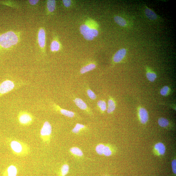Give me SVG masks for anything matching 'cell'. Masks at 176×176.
<instances>
[{"label": "cell", "instance_id": "1", "mask_svg": "<svg viewBox=\"0 0 176 176\" xmlns=\"http://www.w3.org/2000/svg\"><path fill=\"white\" fill-rule=\"evenodd\" d=\"M99 26L94 20L88 19L80 27V31L86 40L91 41L99 34Z\"/></svg>", "mask_w": 176, "mask_h": 176}, {"label": "cell", "instance_id": "2", "mask_svg": "<svg viewBox=\"0 0 176 176\" xmlns=\"http://www.w3.org/2000/svg\"><path fill=\"white\" fill-rule=\"evenodd\" d=\"M19 34L10 31L0 35V49H7L13 47L19 42Z\"/></svg>", "mask_w": 176, "mask_h": 176}, {"label": "cell", "instance_id": "3", "mask_svg": "<svg viewBox=\"0 0 176 176\" xmlns=\"http://www.w3.org/2000/svg\"><path fill=\"white\" fill-rule=\"evenodd\" d=\"M11 149L15 155L17 156H26L30 152L29 147L22 142L14 140L10 143Z\"/></svg>", "mask_w": 176, "mask_h": 176}, {"label": "cell", "instance_id": "4", "mask_svg": "<svg viewBox=\"0 0 176 176\" xmlns=\"http://www.w3.org/2000/svg\"><path fill=\"white\" fill-rule=\"evenodd\" d=\"M52 132V127L48 121H45L41 129V137L43 142L48 143L50 141Z\"/></svg>", "mask_w": 176, "mask_h": 176}, {"label": "cell", "instance_id": "5", "mask_svg": "<svg viewBox=\"0 0 176 176\" xmlns=\"http://www.w3.org/2000/svg\"><path fill=\"white\" fill-rule=\"evenodd\" d=\"M15 84L13 82L6 80L0 84V97L14 89Z\"/></svg>", "mask_w": 176, "mask_h": 176}, {"label": "cell", "instance_id": "6", "mask_svg": "<svg viewBox=\"0 0 176 176\" xmlns=\"http://www.w3.org/2000/svg\"><path fill=\"white\" fill-rule=\"evenodd\" d=\"M19 123L23 125H30L33 122V117L30 114L26 112H21L18 116Z\"/></svg>", "mask_w": 176, "mask_h": 176}, {"label": "cell", "instance_id": "7", "mask_svg": "<svg viewBox=\"0 0 176 176\" xmlns=\"http://www.w3.org/2000/svg\"><path fill=\"white\" fill-rule=\"evenodd\" d=\"M38 41L39 48L43 52L45 51L46 45V33L44 28L39 29L38 35Z\"/></svg>", "mask_w": 176, "mask_h": 176}, {"label": "cell", "instance_id": "8", "mask_svg": "<svg viewBox=\"0 0 176 176\" xmlns=\"http://www.w3.org/2000/svg\"><path fill=\"white\" fill-rule=\"evenodd\" d=\"M127 53V50L126 49L122 48L118 50L113 57V62L116 63L120 62L126 56Z\"/></svg>", "mask_w": 176, "mask_h": 176}, {"label": "cell", "instance_id": "9", "mask_svg": "<svg viewBox=\"0 0 176 176\" xmlns=\"http://www.w3.org/2000/svg\"><path fill=\"white\" fill-rule=\"evenodd\" d=\"M138 115L140 121L143 124H145L149 120V116L148 111L143 107L139 109Z\"/></svg>", "mask_w": 176, "mask_h": 176}, {"label": "cell", "instance_id": "10", "mask_svg": "<svg viewBox=\"0 0 176 176\" xmlns=\"http://www.w3.org/2000/svg\"><path fill=\"white\" fill-rule=\"evenodd\" d=\"M144 12L146 17L149 20L155 21L157 19L158 16L157 14L148 7H146Z\"/></svg>", "mask_w": 176, "mask_h": 176}, {"label": "cell", "instance_id": "11", "mask_svg": "<svg viewBox=\"0 0 176 176\" xmlns=\"http://www.w3.org/2000/svg\"><path fill=\"white\" fill-rule=\"evenodd\" d=\"M61 45L58 39H53L50 45V48L51 51L53 52H58L60 50Z\"/></svg>", "mask_w": 176, "mask_h": 176}, {"label": "cell", "instance_id": "12", "mask_svg": "<svg viewBox=\"0 0 176 176\" xmlns=\"http://www.w3.org/2000/svg\"><path fill=\"white\" fill-rule=\"evenodd\" d=\"M114 20L117 25L121 27H126L128 26L127 21L123 17L116 16H114Z\"/></svg>", "mask_w": 176, "mask_h": 176}, {"label": "cell", "instance_id": "13", "mask_svg": "<svg viewBox=\"0 0 176 176\" xmlns=\"http://www.w3.org/2000/svg\"><path fill=\"white\" fill-rule=\"evenodd\" d=\"M96 67L95 64L93 63L89 64L83 67H82L80 71V73L81 74H84L92 71L95 69Z\"/></svg>", "mask_w": 176, "mask_h": 176}, {"label": "cell", "instance_id": "14", "mask_svg": "<svg viewBox=\"0 0 176 176\" xmlns=\"http://www.w3.org/2000/svg\"><path fill=\"white\" fill-rule=\"evenodd\" d=\"M6 172L7 176H17L18 170L15 166L11 165L7 168Z\"/></svg>", "mask_w": 176, "mask_h": 176}, {"label": "cell", "instance_id": "15", "mask_svg": "<svg viewBox=\"0 0 176 176\" xmlns=\"http://www.w3.org/2000/svg\"><path fill=\"white\" fill-rule=\"evenodd\" d=\"M47 8L48 12L52 13L54 11L56 8V1L54 0H48L47 1Z\"/></svg>", "mask_w": 176, "mask_h": 176}, {"label": "cell", "instance_id": "16", "mask_svg": "<svg viewBox=\"0 0 176 176\" xmlns=\"http://www.w3.org/2000/svg\"><path fill=\"white\" fill-rule=\"evenodd\" d=\"M76 105L81 110H85L87 109V105L83 100L79 98L75 99L74 100Z\"/></svg>", "mask_w": 176, "mask_h": 176}, {"label": "cell", "instance_id": "17", "mask_svg": "<svg viewBox=\"0 0 176 176\" xmlns=\"http://www.w3.org/2000/svg\"><path fill=\"white\" fill-rule=\"evenodd\" d=\"M155 149L160 155H163L166 152V148L162 143H157L155 146Z\"/></svg>", "mask_w": 176, "mask_h": 176}, {"label": "cell", "instance_id": "18", "mask_svg": "<svg viewBox=\"0 0 176 176\" xmlns=\"http://www.w3.org/2000/svg\"><path fill=\"white\" fill-rule=\"evenodd\" d=\"M116 104L114 100L112 99H109L108 102L107 113L110 114L113 112L116 109Z\"/></svg>", "mask_w": 176, "mask_h": 176}, {"label": "cell", "instance_id": "19", "mask_svg": "<svg viewBox=\"0 0 176 176\" xmlns=\"http://www.w3.org/2000/svg\"><path fill=\"white\" fill-rule=\"evenodd\" d=\"M146 76L148 80L151 82H154L157 78L156 74L149 69L147 71Z\"/></svg>", "mask_w": 176, "mask_h": 176}, {"label": "cell", "instance_id": "20", "mask_svg": "<svg viewBox=\"0 0 176 176\" xmlns=\"http://www.w3.org/2000/svg\"><path fill=\"white\" fill-rule=\"evenodd\" d=\"M71 152L75 156L82 157L83 156V153L82 151L77 147H73L70 149Z\"/></svg>", "mask_w": 176, "mask_h": 176}, {"label": "cell", "instance_id": "21", "mask_svg": "<svg viewBox=\"0 0 176 176\" xmlns=\"http://www.w3.org/2000/svg\"><path fill=\"white\" fill-rule=\"evenodd\" d=\"M60 113L63 115L69 117H73L75 115V113L71 111L62 109L59 107Z\"/></svg>", "mask_w": 176, "mask_h": 176}, {"label": "cell", "instance_id": "22", "mask_svg": "<svg viewBox=\"0 0 176 176\" xmlns=\"http://www.w3.org/2000/svg\"><path fill=\"white\" fill-rule=\"evenodd\" d=\"M158 123L160 126L162 127H166L169 125V121L166 118L161 117L159 118Z\"/></svg>", "mask_w": 176, "mask_h": 176}, {"label": "cell", "instance_id": "23", "mask_svg": "<svg viewBox=\"0 0 176 176\" xmlns=\"http://www.w3.org/2000/svg\"><path fill=\"white\" fill-rule=\"evenodd\" d=\"M69 171V166L67 164L63 165L61 169V176H65L68 174Z\"/></svg>", "mask_w": 176, "mask_h": 176}, {"label": "cell", "instance_id": "24", "mask_svg": "<svg viewBox=\"0 0 176 176\" xmlns=\"http://www.w3.org/2000/svg\"><path fill=\"white\" fill-rule=\"evenodd\" d=\"M85 127L83 125L78 123L75 125V127L73 129V132L74 134H77L81 130L84 129Z\"/></svg>", "mask_w": 176, "mask_h": 176}, {"label": "cell", "instance_id": "25", "mask_svg": "<svg viewBox=\"0 0 176 176\" xmlns=\"http://www.w3.org/2000/svg\"><path fill=\"white\" fill-rule=\"evenodd\" d=\"M105 147V146L102 144H100L97 146L96 148L97 153L100 155H103Z\"/></svg>", "mask_w": 176, "mask_h": 176}, {"label": "cell", "instance_id": "26", "mask_svg": "<svg viewBox=\"0 0 176 176\" xmlns=\"http://www.w3.org/2000/svg\"><path fill=\"white\" fill-rule=\"evenodd\" d=\"M97 105L100 110L102 112L105 111L107 109V105L105 101L100 100L98 102Z\"/></svg>", "mask_w": 176, "mask_h": 176}, {"label": "cell", "instance_id": "27", "mask_svg": "<svg viewBox=\"0 0 176 176\" xmlns=\"http://www.w3.org/2000/svg\"><path fill=\"white\" fill-rule=\"evenodd\" d=\"M170 88L167 86H165L160 90V93L161 95L166 96L170 93Z\"/></svg>", "mask_w": 176, "mask_h": 176}, {"label": "cell", "instance_id": "28", "mask_svg": "<svg viewBox=\"0 0 176 176\" xmlns=\"http://www.w3.org/2000/svg\"><path fill=\"white\" fill-rule=\"evenodd\" d=\"M112 151L108 146H105L103 155L109 157L112 155Z\"/></svg>", "mask_w": 176, "mask_h": 176}, {"label": "cell", "instance_id": "29", "mask_svg": "<svg viewBox=\"0 0 176 176\" xmlns=\"http://www.w3.org/2000/svg\"><path fill=\"white\" fill-rule=\"evenodd\" d=\"M87 93L88 96L91 99L94 100L96 98V94L91 89H88L87 90Z\"/></svg>", "mask_w": 176, "mask_h": 176}, {"label": "cell", "instance_id": "30", "mask_svg": "<svg viewBox=\"0 0 176 176\" xmlns=\"http://www.w3.org/2000/svg\"><path fill=\"white\" fill-rule=\"evenodd\" d=\"M63 4L66 8H69L71 5L72 1L70 0H63Z\"/></svg>", "mask_w": 176, "mask_h": 176}, {"label": "cell", "instance_id": "31", "mask_svg": "<svg viewBox=\"0 0 176 176\" xmlns=\"http://www.w3.org/2000/svg\"><path fill=\"white\" fill-rule=\"evenodd\" d=\"M172 166L173 173L175 175L176 173V161L175 160L172 161Z\"/></svg>", "mask_w": 176, "mask_h": 176}, {"label": "cell", "instance_id": "32", "mask_svg": "<svg viewBox=\"0 0 176 176\" xmlns=\"http://www.w3.org/2000/svg\"><path fill=\"white\" fill-rule=\"evenodd\" d=\"M28 1L30 5H35L37 4L39 2V1H38V0H30V1Z\"/></svg>", "mask_w": 176, "mask_h": 176}, {"label": "cell", "instance_id": "33", "mask_svg": "<svg viewBox=\"0 0 176 176\" xmlns=\"http://www.w3.org/2000/svg\"></svg>", "mask_w": 176, "mask_h": 176}]
</instances>
